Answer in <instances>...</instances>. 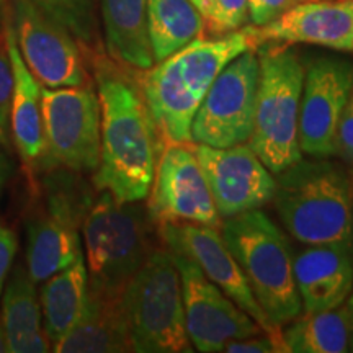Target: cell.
<instances>
[{
	"instance_id": "21",
	"label": "cell",
	"mask_w": 353,
	"mask_h": 353,
	"mask_svg": "<svg viewBox=\"0 0 353 353\" xmlns=\"http://www.w3.org/2000/svg\"><path fill=\"white\" fill-rule=\"evenodd\" d=\"M105 48L114 63L132 70L156 64L148 26V0H100Z\"/></svg>"
},
{
	"instance_id": "7",
	"label": "cell",
	"mask_w": 353,
	"mask_h": 353,
	"mask_svg": "<svg viewBox=\"0 0 353 353\" xmlns=\"http://www.w3.org/2000/svg\"><path fill=\"white\" fill-rule=\"evenodd\" d=\"M136 353L195 352L185 327L182 283L169 249H154L121 294Z\"/></svg>"
},
{
	"instance_id": "3",
	"label": "cell",
	"mask_w": 353,
	"mask_h": 353,
	"mask_svg": "<svg viewBox=\"0 0 353 353\" xmlns=\"http://www.w3.org/2000/svg\"><path fill=\"white\" fill-rule=\"evenodd\" d=\"M272 201L296 241L306 245L348 247L353 182L341 164L327 159H301L278 174Z\"/></svg>"
},
{
	"instance_id": "25",
	"label": "cell",
	"mask_w": 353,
	"mask_h": 353,
	"mask_svg": "<svg viewBox=\"0 0 353 353\" xmlns=\"http://www.w3.org/2000/svg\"><path fill=\"white\" fill-rule=\"evenodd\" d=\"M283 332L286 350L293 353H343L348 352L350 330L345 304L325 311L307 312L288 322Z\"/></svg>"
},
{
	"instance_id": "4",
	"label": "cell",
	"mask_w": 353,
	"mask_h": 353,
	"mask_svg": "<svg viewBox=\"0 0 353 353\" xmlns=\"http://www.w3.org/2000/svg\"><path fill=\"white\" fill-rule=\"evenodd\" d=\"M154 226L141 201H120L101 190L82 223L88 288L113 296L123 294L131 278L157 249L152 241Z\"/></svg>"
},
{
	"instance_id": "37",
	"label": "cell",
	"mask_w": 353,
	"mask_h": 353,
	"mask_svg": "<svg viewBox=\"0 0 353 353\" xmlns=\"http://www.w3.org/2000/svg\"><path fill=\"white\" fill-rule=\"evenodd\" d=\"M348 252H350L352 260H353V213H352V223H350V236H348Z\"/></svg>"
},
{
	"instance_id": "15",
	"label": "cell",
	"mask_w": 353,
	"mask_h": 353,
	"mask_svg": "<svg viewBox=\"0 0 353 353\" xmlns=\"http://www.w3.org/2000/svg\"><path fill=\"white\" fill-rule=\"evenodd\" d=\"M221 219L263 208L273 200L276 179L249 143L211 148L193 143Z\"/></svg>"
},
{
	"instance_id": "35",
	"label": "cell",
	"mask_w": 353,
	"mask_h": 353,
	"mask_svg": "<svg viewBox=\"0 0 353 353\" xmlns=\"http://www.w3.org/2000/svg\"><path fill=\"white\" fill-rule=\"evenodd\" d=\"M8 175V162L3 154H0V193H2L3 183H6Z\"/></svg>"
},
{
	"instance_id": "26",
	"label": "cell",
	"mask_w": 353,
	"mask_h": 353,
	"mask_svg": "<svg viewBox=\"0 0 353 353\" xmlns=\"http://www.w3.org/2000/svg\"><path fill=\"white\" fill-rule=\"evenodd\" d=\"M26 2L69 30L90 56L100 51L95 0H26Z\"/></svg>"
},
{
	"instance_id": "17",
	"label": "cell",
	"mask_w": 353,
	"mask_h": 353,
	"mask_svg": "<svg viewBox=\"0 0 353 353\" xmlns=\"http://www.w3.org/2000/svg\"><path fill=\"white\" fill-rule=\"evenodd\" d=\"M6 48L13 70V94L10 105V130L21 164L28 170L30 179L41 170V162L46 152L41 112V83L26 68L17 46L15 32L10 19L6 26Z\"/></svg>"
},
{
	"instance_id": "1",
	"label": "cell",
	"mask_w": 353,
	"mask_h": 353,
	"mask_svg": "<svg viewBox=\"0 0 353 353\" xmlns=\"http://www.w3.org/2000/svg\"><path fill=\"white\" fill-rule=\"evenodd\" d=\"M92 59L100 101V164L94 185L120 201H143L151 192L161 136L139 79L101 51Z\"/></svg>"
},
{
	"instance_id": "29",
	"label": "cell",
	"mask_w": 353,
	"mask_h": 353,
	"mask_svg": "<svg viewBox=\"0 0 353 353\" xmlns=\"http://www.w3.org/2000/svg\"><path fill=\"white\" fill-rule=\"evenodd\" d=\"M299 2L303 0H247L249 20L254 26H263Z\"/></svg>"
},
{
	"instance_id": "31",
	"label": "cell",
	"mask_w": 353,
	"mask_h": 353,
	"mask_svg": "<svg viewBox=\"0 0 353 353\" xmlns=\"http://www.w3.org/2000/svg\"><path fill=\"white\" fill-rule=\"evenodd\" d=\"M335 156L345 164L353 165V87L348 95L345 110H343L341 125H339Z\"/></svg>"
},
{
	"instance_id": "32",
	"label": "cell",
	"mask_w": 353,
	"mask_h": 353,
	"mask_svg": "<svg viewBox=\"0 0 353 353\" xmlns=\"http://www.w3.org/2000/svg\"><path fill=\"white\" fill-rule=\"evenodd\" d=\"M17 247V234L8 226L6 221H0V296L3 293L7 276L12 270L13 259H15Z\"/></svg>"
},
{
	"instance_id": "30",
	"label": "cell",
	"mask_w": 353,
	"mask_h": 353,
	"mask_svg": "<svg viewBox=\"0 0 353 353\" xmlns=\"http://www.w3.org/2000/svg\"><path fill=\"white\" fill-rule=\"evenodd\" d=\"M223 352L228 353H288L285 345L275 341L267 332H260L252 337L229 342Z\"/></svg>"
},
{
	"instance_id": "2",
	"label": "cell",
	"mask_w": 353,
	"mask_h": 353,
	"mask_svg": "<svg viewBox=\"0 0 353 353\" xmlns=\"http://www.w3.org/2000/svg\"><path fill=\"white\" fill-rule=\"evenodd\" d=\"M255 50L249 26L223 37L196 38L141 70L139 83L164 143H192V123L219 72L242 52Z\"/></svg>"
},
{
	"instance_id": "11",
	"label": "cell",
	"mask_w": 353,
	"mask_h": 353,
	"mask_svg": "<svg viewBox=\"0 0 353 353\" xmlns=\"http://www.w3.org/2000/svg\"><path fill=\"white\" fill-rule=\"evenodd\" d=\"M12 25L26 68L43 87L90 85L81 43L63 25L26 0H12Z\"/></svg>"
},
{
	"instance_id": "24",
	"label": "cell",
	"mask_w": 353,
	"mask_h": 353,
	"mask_svg": "<svg viewBox=\"0 0 353 353\" xmlns=\"http://www.w3.org/2000/svg\"><path fill=\"white\" fill-rule=\"evenodd\" d=\"M148 26L156 63L205 34V20L192 0H148Z\"/></svg>"
},
{
	"instance_id": "23",
	"label": "cell",
	"mask_w": 353,
	"mask_h": 353,
	"mask_svg": "<svg viewBox=\"0 0 353 353\" xmlns=\"http://www.w3.org/2000/svg\"><path fill=\"white\" fill-rule=\"evenodd\" d=\"M2 294V322L10 353H26L30 343L43 332L41 304L37 283L23 265H17L7 276Z\"/></svg>"
},
{
	"instance_id": "40",
	"label": "cell",
	"mask_w": 353,
	"mask_h": 353,
	"mask_svg": "<svg viewBox=\"0 0 353 353\" xmlns=\"http://www.w3.org/2000/svg\"><path fill=\"white\" fill-rule=\"evenodd\" d=\"M0 154H3V152H2V151H0Z\"/></svg>"
},
{
	"instance_id": "36",
	"label": "cell",
	"mask_w": 353,
	"mask_h": 353,
	"mask_svg": "<svg viewBox=\"0 0 353 353\" xmlns=\"http://www.w3.org/2000/svg\"><path fill=\"white\" fill-rule=\"evenodd\" d=\"M0 353H10V350H8V341L6 329H3L2 317H0Z\"/></svg>"
},
{
	"instance_id": "19",
	"label": "cell",
	"mask_w": 353,
	"mask_h": 353,
	"mask_svg": "<svg viewBox=\"0 0 353 353\" xmlns=\"http://www.w3.org/2000/svg\"><path fill=\"white\" fill-rule=\"evenodd\" d=\"M52 350L57 353L132 352L121 294L113 296L88 288L82 316L77 324L52 345Z\"/></svg>"
},
{
	"instance_id": "6",
	"label": "cell",
	"mask_w": 353,
	"mask_h": 353,
	"mask_svg": "<svg viewBox=\"0 0 353 353\" xmlns=\"http://www.w3.org/2000/svg\"><path fill=\"white\" fill-rule=\"evenodd\" d=\"M255 51L260 72L249 144L263 165L278 175L303 159L299 108L306 70L291 44L267 43Z\"/></svg>"
},
{
	"instance_id": "5",
	"label": "cell",
	"mask_w": 353,
	"mask_h": 353,
	"mask_svg": "<svg viewBox=\"0 0 353 353\" xmlns=\"http://www.w3.org/2000/svg\"><path fill=\"white\" fill-rule=\"evenodd\" d=\"M221 234L239 263L259 306L275 327L301 314L288 237L262 210L223 221Z\"/></svg>"
},
{
	"instance_id": "33",
	"label": "cell",
	"mask_w": 353,
	"mask_h": 353,
	"mask_svg": "<svg viewBox=\"0 0 353 353\" xmlns=\"http://www.w3.org/2000/svg\"><path fill=\"white\" fill-rule=\"evenodd\" d=\"M12 13V0H0V44L6 41V26Z\"/></svg>"
},
{
	"instance_id": "20",
	"label": "cell",
	"mask_w": 353,
	"mask_h": 353,
	"mask_svg": "<svg viewBox=\"0 0 353 353\" xmlns=\"http://www.w3.org/2000/svg\"><path fill=\"white\" fill-rule=\"evenodd\" d=\"M76 224L39 208L26 221V270L37 285L72 265L82 255Z\"/></svg>"
},
{
	"instance_id": "16",
	"label": "cell",
	"mask_w": 353,
	"mask_h": 353,
	"mask_svg": "<svg viewBox=\"0 0 353 353\" xmlns=\"http://www.w3.org/2000/svg\"><path fill=\"white\" fill-rule=\"evenodd\" d=\"M260 44H312L353 52V0H303L263 26H249Z\"/></svg>"
},
{
	"instance_id": "27",
	"label": "cell",
	"mask_w": 353,
	"mask_h": 353,
	"mask_svg": "<svg viewBox=\"0 0 353 353\" xmlns=\"http://www.w3.org/2000/svg\"><path fill=\"white\" fill-rule=\"evenodd\" d=\"M196 7L211 37L237 32L249 20L247 0H196Z\"/></svg>"
},
{
	"instance_id": "39",
	"label": "cell",
	"mask_w": 353,
	"mask_h": 353,
	"mask_svg": "<svg viewBox=\"0 0 353 353\" xmlns=\"http://www.w3.org/2000/svg\"><path fill=\"white\" fill-rule=\"evenodd\" d=\"M350 175H352V182H353V170H352V174H350Z\"/></svg>"
},
{
	"instance_id": "13",
	"label": "cell",
	"mask_w": 353,
	"mask_h": 353,
	"mask_svg": "<svg viewBox=\"0 0 353 353\" xmlns=\"http://www.w3.org/2000/svg\"><path fill=\"white\" fill-rule=\"evenodd\" d=\"M353 87V63L321 56L307 65L299 108V148L309 157L335 156L337 131Z\"/></svg>"
},
{
	"instance_id": "38",
	"label": "cell",
	"mask_w": 353,
	"mask_h": 353,
	"mask_svg": "<svg viewBox=\"0 0 353 353\" xmlns=\"http://www.w3.org/2000/svg\"><path fill=\"white\" fill-rule=\"evenodd\" d=\"M192 2H193V3H195V6H196V0H192ZM196 8H198V7H196Z\"/></svg>"
},
{
	"instance_id": "14",
	"label": "cell",
	"mask_w": 353,
	"mask_h": 353,
	"mask_svg": "<svg viewBox=\"0 0 353 353\" xmlns=\"http://www.w3.org/2000/svg\"><path fill=\"white\" fill-rule=\"evenodd\" d=\"M157 229L172 254L192 259L210 281L252 317L265 332L285 345L281 329L272 325L259 306L244 272L223 239L221 229L193 223H165Z\"/></svg>"
},
{
	"instance_id": "22",
	"label": "cell",
	"mask_w": 353,
	"mask_h": 353,
	"mask_svg": "<svg viewBox=\"0 0 353 353\" xmlns=\"http://www.w3.org/2000/svg\"><path fill=\"white\" fill-rule=\"evenodd\" d=\"M88 294V273L83 254L72 265L41 283V304L44 334L51 345L59 342L82 316Z\"/></svg>"
},
{
	"instance_id": "10",
	"label": "cell",
	"mask_w": 353,
	"mask_h": 353,
	"mask_svg": "<svg viewBox=\"0 0 353 353\" xmlns=\"http://www.w3.org/2000/svg\"><path fill=\"white\" fill-rule=\"evenodd\" d=\"M148 196L145 208L157 228L193 223L221 229L223 224L193 143L162 144Z\"/></svg>"
},
{
	"instance_id": "18",
	"label": "cell",
	"mask_w": 353,
	"mask_h": 353,
	"mask_svg": "<svg viewBox=\"0 0 353 353\" xmlns=\"http://www.w3.org/2000/svg\"><path fill=\"white\" fill-rule=\"evenodd\" d=\"M293 270L303 311L339 307L353 291V260L347 245H307L293 257Z\"/></svg>"
},
{
	"instance_id": "8",
	"label": "cell",
	"mask_w": 353,
	"mask_h": 353,
	"mask_svg": "<svg viewBox=\"0 0 353 353\" xmlns=\"http://www.w3.org/2000/svg\"><path fill=\"white\" fill-rule=\"evenodd\" d=\"M41 112L46 143L41 169L95 172L100 164V101L94 87L41 85Z\"/></svg>"
},
{
	"instance_id": "9",
	"label": "cell",
	"mask_w": 353,
	"mask_h": 353,
	"mask_svg": "<svg viewBox=\"0 0 353 353\" xmlns=\"http://www.w3.org/2000/svg\"><path fill=\"white\" fill-rule=\"evenodd\" d=\"M259 56L242 52L214 79L192 123V143L231 148L249 143L259 85Z\"/></svg>"
},
{
	"instance_id": "34",
	"label": "cell",
	"mask_w": 353,
	"mask_h": 353,
	"mask_svg": "<svg viewBox=\"0 0 353 353\" xmlns=\"http://www.w3.org/2000/svg\"><path fill=\"white\" fill-rule=\"evenodd\" d=\"M347 316H348V330H350V342H348V352H353V291L345 301Z\"/></svg>"
},
{
	"instance_id": "28",
	"label": "cell",
	"mask_w": 353,
	"mask_h": 353,
	"mask_svg": "<svg viewBox=\"0 0 353 353\" xmlns=\"http://www.w3.org/2000/svg\"><path fill=\"white\" fill-rule=\"evenodd\" d=\"M13 94V70L10 57H8L6 41L0 44V138L8 125L10 117V105Z\"/></svg>"
},
{
	"instance_id": "12",
	"label": "cell",
	"mask_w": 353,
	"mask_h": 353,
	"mask_svg": "<svg viewBox=\"0 0 353 353\" xmlns=\"http://www.w3.org/2000/svg\"><path fill=\"white\" fill-rule=\"evenodd\" d=\"M172 255L182 283L185 327L195 350L218 353L229 342L265 332L252 317L205 276L192 259Z\"/></svg>"
}]
</instances>
